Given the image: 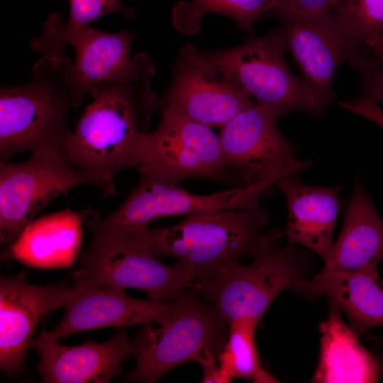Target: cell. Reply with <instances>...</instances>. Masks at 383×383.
<instances>
[{
    "mask_svg": "<svg viewBox=\"0 0 383 383\" xmlns=\"http://www.w3.org/2000/svg\"><path fill=\"white\" fill-rule=\"evenodd\" d=\"M145 74L104 81L90 91L66 148L70 163L91 177L105 196L116 193L114 177L144 164L147 135L157 97Z\"/></svg>",
    "mask_w": 383,
    "mask_h": 383,
    "instance_id": "cell-1",
    "label": "cell"
},
{
    "mask_svg": "<svg viewBox=\"0 0 383 383\" xmlns=\"http://www.w3.org/2000/svg\"><path fill=\"white\" fill-rule=\"evenodd\" d=\"M269 216V210L260 205L206 211L174 226L109 238L155 257L177 259L194 284L219 278L242 258L252 256L266 235L262 228Z\"/></svg>",
    "mask_w": 383,
    "mask_h": 383,
    "instance_id": "cell-2",
    "label": "cell"
},
{
    "mask_svg": "<svg viewBox=\"0 0 383 383\" xmlns=\"http://www.w3.org/2000/svg\"><path fill=\"white\" fill-rule=\"evenodd\" d=\"M70 57H40L26 84L0 89V162L43 148L65 150L72 136L69 116L83 99L70 70Z\"/></svg>",
    "mask_w": 383,
    "mask_h": 383,
    "instance_id": "cell-3",
    "label": "cell"
},
{
    "mask_svg": "<svg viewBox=\"0 0 383 383\" xmlns=\"http://www.w3.org/2000/svg\"><path fill=\"white\" fill-rule=\"evenodd\" d=\"M285 44L279 28L253 36L236 46L199 51L198 58L206 66L239 84L256 100L284 116L300 111L318 116L335 97L312 87L296 76L284 56Z\"/></svg>",
    "mask_w": 383,
    "mask_h": 383,
    "instance_id": "cell-4",
    "label": "cell"
},
{
    "mask_svg": "<svg viewBox=\"0 0 383 383\" xmlns=\"http://www.w3.org/2000/svg\"><path fill=\"white\" fill-rule=\"evenodd\" d=\"M170 318L155 328L145 325L134 341L136 367L125 381L153 383L178 365L215 362L225 348L227 325L192 287L182 289Z\"/></svg>",
    "mask_w": 383,
    "mask_h": 383,
    "instance_id": "cell-5",
    "label": "cell"
},
{
    "mask_svg": "<svg viewBox=\"0 0 383 383\" xmlns=\"http://www.w3.org/2000/svg\"><path fill=\"white\" fill-rule=\"evenodd\" d=\"M139 181L123 204L105 218L92 210L84 211V223L92 239L116 237L144 229L164 216H189L224 209H244L260 205V195L272 180L207 195L192 194L157 171L142 165Z\"/></svg>",
    "mask_w": 383,
    "mask_h": 383,
    "instance_id": "cell-6",
    "label": "cell"
},
{
    "mask_svg": "<svg viewBox=\"0 0 383 383\" xmlns=\"http://www.w3.org/2000/svg\"><path fill=\"white\" fill-rule=\"evenodd\" d=\"M283 232L273 228L252 260L240 264L219 278L191 286L229 325L241 318L260 320L272 302L297 280L305 277L309 257L296 245L282 246Z\"/></svg>",
    "mask_w": 383,
    "mask_h": 383,
    "instance_id": "cell-7",
    "label": "cell"
},
{
    "mask_svg": "<svg viewBox=\"0 0 383 383\" xmlns=\"http://www.w3.org/2000/svg\"><path fill=\"white\" fill-rule=\"evenodd\" d=\"M81 185L99 188L91 177L70 163L62 148H40L23 162H0L1 243L9 248L49 202Z\"/></svg>",
    "mask_w": 383,
    "mask_h": 383,
    "instance_id": "cell-8",
    "label": "cell"
},
{
    "mask_svg": "<svg viewBox=\"0 0 383 383\" xmlns=\"http://www.w3.org/2000/svg\"><path fill=\"white\" fill-rule=\"evenodd\" d=\"M282 114L254 104L221 128L219 135L225 163L240 174L243 187L265 180L276 183L306 170L310 161L296 159L295 146L277 126Z\"/></svg>",
    "mask_w": 383,
    "mask_h": 383,
    "instance_id": "cell-9",
    "label": "cell"
},
{
    "mask_svg": "<svg viewBox=\"0 0 383 383\" xmlns=\"http://www.w3.org/2000/svg\"><path fill=\"white\" fill-rule=\"evenodd\" d=\"M85 288L109 286L144 292L148 299L173 302L192 286L182 267L167 265L157 257L125 245L112 238L91 239L70 277Z\"/></svg>",
    "mask_w": 383,
    "mask_h": 383,
    "instance_id": "cell-10",
    "label": "cell"
},
{
    "mask_svg": "<svg viewBox=\"0 0 383 383\" xmlns=\"http://www.w3.org/2000/svg\"><path fill=\"white\" fill-rule=\"evenodd\" d=\"M192 45L182 48L171 82L155 111H170L211 128H222L254 103L239 84L204 65Z\"/></svg>",
    "mask_w": 383,
    "mask_h": 383,
    "instance_id": "cell-11",
    "label": "cell"
},
{
    "mask_svg": "<svg viewBox=\"0 0 383 383\" xmlns=\"http://www.w3.org/2000/svg\"><path fill=\"white\" fill-rule=\"evenodd\" d=\"M147 135L146 165L174 182L187 179L230 180L219 135L213 128L170 111L161 112ZM141 165V166H142Z\"/></svg>",
    "mask_w": 383,
    "mask_h": 383,
    "instance_id": "cell-12",
    "label": "cell"
},
{
    "mask_svg": "<svg viewBox=\"0 0 383 383\" xmlns=\"http://www.w3.org/2000/svg\"><path fill=\"white\" fill-rule=\"evenodd\" d=\"M70 281L33 285L23 272L0 279V369L16 375L23 369L27 349L39 321L50 311L65 306L77 284Z\"/></svg>",
    "mask_w": 383,
    "mask_h": 383,
    "instance_id": "cell-13",
    "label": "cell"
},
{
    "mask_svg": "<svg viewBox=\"0 0 383 383\" xmlns=\"http://www.w3.org/2000/svg\"><path fill=\"white\" fill-rule=\"evenodd\" d=\"M280 21L285 49L303 78L327 96L335 97L332 83L340 64L372 54L355 42L331 13L292 16Z\"/></svg>",
    "mask_w": 383,
    "mask_h": 383,
    "instance_id": "cell-14",
    "label": "cell"
},
{
    "mask_svg": "<svg viewBox=\"0 0 383 383\" xmlns=\"http://www.w3.org/2000/svg\"><path fill=\"white\" fill-rule=\"evenodd\" d=\"M44 331L32 340L30 348L39 356L38 371L45 383H107L123 373L122 364L138 352L126 328H118L107 341L87 340L75 346H65Z\"/></svg>",
    "mask_w": 383,
    "mask_h": 383,
    "instance_id": "cell-15",
    "label": "cell"
},
{
    "mask_svg": "<svg viewBox=\"0 0 383 383\" xmlns=\"http://www.w3.org/2000/svg\"><path fill=\"white\" fill-rule=\"evenodd\" d=\"M77 291L65 307L60 323L45 334L59 340L81 331L104 327L124 328L134 325L164 324L172 314L175 301L138 300L126 289L109 286L85 288L77 283Z\"/></svg>",
    "mask_w": 383,
    "mask_h": 383,
    "instance_id": "cell-16",
    "label": "cell"
},
{
    "mask_svg": "<svg viewBox=\"0 0 383 383\" xmlns=\"http://www.w3.org/2000/svg\"><path fill=\"white\" fill-rule=\"evenodd\" d=\"M133 35L126 30L110 33L90 26L82 28L65 41L75 51L71 72L78 94L84 99L97 83L144 74L153 75L155 65L148 55L131 56Z\"/></svg>",
    "mask_w": 383,
    "mask_h": 383,
    "instance_id": "cell-17",
    "label": "cell"
},
{
    "mask_svg": "<svg viewBox=\"0 0 383 383\" xmlns=\"http://www.w3.org/2000/svg\"><path fill=\"white\" fill-rule=\"evenodd\" d=\"M377 265L354 272L321 270L311 278L297 280L291 290L310 299L324 295L345 313L350 327L360 337L383 326V282Z\"/></svg>",
    "mask_w": 383,
    "mask_h": 383,
    "instance_id": "cell-18",
    "label": "cell"
},
{
    "mask_svg": "<svg viewBox=\"0 0 383 383\" xmlns=\"http://www.w3.org/2000/svg\"><path fill=\"white\" fill-rule=\"evenodd\" d=\"M284 194L288 220L283 236L289 245H300L319 255H328L333 242V233L340 209V185L311 186L292 177L275 184Z\"/></svg>",
    "mask_w": 383,
    "mask_h": 383,
    "instance_id": "cell-19",
    "label": "cell"
},
{
    "mask_svg": "<svg viewBox=\"0 0 383 383\" xmlns=\"http://www.w3.org/2000/svg\"><path fill=\"white\" fill-rule=\"evenodd\" d=\"M383 260V218L366 193L360 177L344 211L341 232L322 270L354 272Z\"/></svg>",
    "mask_w": 383,
    "mask_h": 383,
    "instance_id": "cell-20",
    "label": "cell"
},
{
    "mask_svg": "<svg viewBox=\"0 0 383 383\" xmlns=\"http://www.w3.org/2000/svg\"><path fill=\"white\" fill-rule=\"evenodd\" d=\"M83 212L70 209L33 221L4 256L36 268L70 267L82 245Z\"/></svg>",
    "mask_w": 383,
    "mask_h": 383,
    "instance_id": "cell-21",
    "label": "cell"
},
{
    "mask_svg": "<svg viewBox=\"0 0 383 383\" xmlns=\"http://www.w3.org/2000/svg\"><path fill=\"white\" fill-rule=\"evenodd\" d=\"M321 353L314 382H376L379 367L347 326L340 310L329 303L327 318L319 324Z\"/></svg>",
    "mask_w": 383,
    "mask_h": 383,
    "instance_id": "cell-22",
    "label": "cell"
},
{
    "mask_svg": "<svg viewBox=\"0 0 383 383\" xmlns=\"http://www.w3.org/2000/svg\"><path fill=\"white\" fill-rule=\"evenodd\" d=\"M69 2L67 21L64 23L60 13L50 14L41 33L30 42V48L41 57L49 60L64 57L66 38L104 15L121 12L128 20L134 16V11L125 8L121 0H69Z\"/></svg>",
    "mask_w": 383,
    "mask_h": 383,
    "instance_id": "cell-23",
    "label": "cell"
},
{
    "mask_svg": "<svg viewBox=\"0 0 383 383\" xmlns=\"http://www.w3.org/2000/svg\"><path fill=\"white\" fill-rule=\"evenodd\" d=\"M277 0H189L180 1L172 11V22L178 30L196 34L203 17L209 13L226 16L243 30L252 33L253 23L273 8Z\"/></svg>",
    "mask_w": 383,
    "mask_h": 383,
    "instance_id": "cell-24",
    "label": "cell"
},
{
    "mask_svg": "<svg viewBox=\"0 0 383 383\" xmlns=\"http://www.w3.org/2000/svg\"><path fill=\"white\" fill-rule=\"evenodd\" d=\"M260 321L241 318L229 324L228 339L218 360L220 367L233 378L250 379L255 382H278L260 366L255 333Z\"/></svg>",
    "mask_w": 383,
    "mask_h": 383,
    "instance_id": "cell-25",
    "label": "cell"
},
{
    "mask_svg": "<svg viewBox=\"0 0 383 383\" xmlns=\"http://www.w3.org/2000/svg\"><path fill=\"white\" fill-rule=\"evenodd\" d=\"M332 13L361 45L368 48L369 41L383 35V0H345Z\"/></svg>",
    "mask_w": 383,
    "mask_h": 383,
    "instance_id": "cell-26",
    "label": "cell"
},
{
    "mask_svg": "<svg viewBox=\"0 0 383 383\" xmlns=\"http://www.w3.org/2000/svg\"><path fill=\"white\" fill-rule=\"evenodd\" d=\"M361 77V91L358 97L350 101L355 104L378 105L383 104V56L373 53L350 64Z\"/></svg>",
    "mask_w": 383,
    "mask_h": 383,
    "instance_id": "cell-27",
    "label": "cell"
},
{
    "mask_svg": "<svg viewBox=\"0 0 383 383\" xmlns=\"http://www.w3.org/2000/svg\"><path fill=\"white\" fill-rule=\"evenodd\" d=\"M345 0H277L265 16L279 20L292 16L332 13Z\"/></svg>",
    "mask_w": 383,
    "mask_h": 383,
    "instance_id": "cell-28",
    "label": "cell"
},
{
    "mask_svg": "<svg viewBox=\"0 0 383 383\" xmlns=\"http://www.w3.org/2000/svg\"><path fill=\"white\" fill-rule=\"evenodd\" d=\"M340 106L353 113L364 117L383 128V110L378 105L355 104L350 101L339 103Z\"/></svg>",
    "mask_w": 383,
    "mask_h": 383,
    "instance_id": "cell-29",
    "label": "cell"
},
{
    "mask_svg": "<svg viewBox=\"0 0 383 383\" xmlns=\"http://www.w3.org/2000/svg\"><path fill=\"white\" fill-rule=\"evenodd\" d=\"M203 368L202 382H229L231 376L221 367H217L215 362L201 365Z\"/></svg>",
    "mask_w": 383,
    "mask_h": 383,
    "instance_id": "cell-30",
    "label": "cell"
},
{
    "mask_svg": "<svg viewBox=\"0 0 383 383\" xmlns=\"http://www.w3.org/2000/svg\"><path fill=\"white\" fill-rule=\"evenodd\" d=\"M367 45L372 53L383 56V35L371 40Z\"/></svg>",
    "mask_w": 383,
    "mask_h": 383,
    "instance_id": "cell-31",
    "label": "cell"
}]
</instances>
